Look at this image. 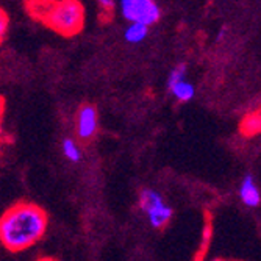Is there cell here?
Segmentation results:
<instances>
[{"label": "cell", "instance_id": "6da1fadb", "mask_svg": "<svg viewBox=\"0 0 261 261\" xmlns=\"http://www.w3.org/2000/svg\"><path fill=\"white\" fill-rule=\"evenodd\" d=\"M49 227V215L32 202H17L0 216V244L19 253L38 244Z\"/></svg>", "mask_w": 261, "mask_h": 261}, {"label": "cell", "instance_id": "4fadbf2b", "mask_svg": "<svg viewBox=\"0 0 261 261\" xmlns=\"http://www.w3.org/2000/svg\"><path fill=\"white\" fill-rule=\"evenodd\" d=\"M8 29H10V16L4 8H0V44L5 41L8 35Z\"/></svg>", "mask_w": 261, "mask_h": 261}, {"label": "cell", "instance_id": "7c38bea8", "mask_svg": "<svg viewBox=\"0 0 261 261\" xmlns=\"http://www.w3.org/2000/svg\"><path fill=\"white\" fill-rule=\"evenodd\" d=\"M185 75H186V64H177L172 70H171V74H169V79H168V88L185 80Z\"/></svg>", "mask_w": 261, "mask_h": 261}, {"label": "cell", "instance_id": "9a60e30c", "mask_svg": "<svg viewBox=\"0 0 261 261\" xmlns=\"http://www.w3.org/2000/svg\"><path fill=\"white\" fill-rule=\"evenodd\" d=\"M38 261H57L55 258H41V259H38Z\"/></svg>", "mask_w": 261, "mask_h": 261}, {"label": "cell", "instance_id": "52a82bcc", "mask_svg": "<svg viewBox=\"0 0 261 261\" xmlns=\"http://www.w3.org/2000/svg\"><path fill=\"white\" fill-rule=\"evenodd\" d=\"M240 194H241V200L247 205V206H258L261 203V194H259V189L255 183V178L252 175H247L243 183H241V189H240Z\"/></svg>", "mask_w": 261, "mask_h": 261}, {"label": "cell", "instance_id": "8fae6325", "mask_svg": "<svg viewBox=\"0 0 261 261\" xmlns=\"http://www.w3.org/2000/svg\"><path fill=\"white\" fill-rule=\"evenodd\" d=\"M147 35H149V27L141 25V23H128L125 32H124V38L130 44L142 42L147 38Z\"/></svg>", "mask_w": 261, "mask_h": 261}, {"label": "cell", "instance_id": "7a4b0ae2", "mask_svg": "<svg viewBox=\"0 0 261 261\" xmlns=\"http://www.w3.org/2000/svg\"><path fill=\"white\" fill-rule=\"evenodd\" d=\"M25 8L33 19L66 38L79 35L85 27V5L77 0H33Z\"/></svg>", "mask_w": 261, "mask_h": 261}, {"label": "cell", "instance_id": "2e32d148", "mask_svg": "<svg viewBox=\"0 0 261 261\" xmlns=\"http://www.w3.org/2000/svg\"><path fill=\"white\" fill-rule=\"evenodd\" d=\"M213 261H238V259H222V258H216V259H213Z\"/></svg>", "mask_w": 261, "mask_h": 261}, {"label": "cell", "instance_id": "5b68a950", "mask_svg": "<svg viewBox=\"0 0 261 261\" xmlns=\"http://www.w3.org/2000/svg\"><path fill=\"white\" fill-rule=\"evenodd\" d=\"M97 130H99L97 108L91 103L82 105L75 116V133H77L79 139L89 141L96 136Z\"/></svg>", "mask_w": 261, "mask_h": 261}, {"label": "cell", "instance_id": "8992f818", "mask_svg": "<svg viewBox=\"0 0 261 261\" xmlns=\"http://www.w3.org/2000/svg\"><path fill=\"white\" fill-rule=\"evenodd\" d=\"M240 133L246 138H252L261 133V107L244 114L240 122Z\"/></svg>", "mask_w": 261, "mask_h": 261}, {"label": "cell", "instance_id": "9c48e42d", "mask_svg": "<svg viewBox=\"0 0 261 261\" xmlns=\"http://www.w3.org/2000/svg\"><path fill=\"white\" fill-rule=\"evenodd\" d=\"M169 91L172 92V96L178 100V102H189L194 97V85L189 83L186 80H181L172 86H169Z\"/></svg>", "mask_w": 261, "mask_h": 261}, {"label": "cell", "instance_id": "3957f363", "mask_svg": "<svg viewBox=\"0 0 261 261\" xmlns=\"http://www.w3.org/2000/svg\"><path fill=\"white\" fill-rule=\"evenodd\" d=\"M138 205L141 211L146 215L149 224L156 230H163L168 227L174 216V210L166 203L164 197L152 188L141 189L138 196Z\"/></svg>", "mask_w": 261, "mask_h": 261}, {"label": "cell", "instance_id": "5bb4252c", "mask_svg": "<svg viewBox=\"0 0 261 261\" xmlns=\"http://www.w3.org/2000/svg\"><path fill=\"white\" fill-rule=\"evenodd\" d=\"M97 5H99V11H100L102 17H103V14H107L108 17L113 16L114 8H116V2H113V0H100Z\"/></svg>", "mask_w": 261, "mask_h": 261}, {"label": "cell", "instance_id": "30bf717a", "mask_svg": "<svg viewBox=\"0 0 261 261\" xmlns=\"http://www.w3.org/2000/svg\"><path fill=\"white\" fill-rule=\"evenodd\" d=\"M61 152L64 155V158L70 163H79L82 161L83 152L82 147L77 144V141H74L72 138H64L61 142Z\"/></svg>", "mask_w": 261, "mask_h": 261}, {"label": "cell", "instance_id": "277c9868", "mask_svg": "<svg viewBox=\"0 0 261 261\" xmlns=\"http://www.w3.org/2000/svg\"><path fill=\"white\" fill-rule=\"evenodd\" d=\"M119 11L127 22L146 27L153 25L161 17V8L153 0H122Z\"/></svg>", "mask_w": 261, "mask_h": 261}, {"label": "cell", "instance_id": "ba28073f", "mask_svg": "<svg viewBox=\"0 0 261 261\" xmlns=\"http://www.w3.org/2000/svg\"><path fill=\"white\" fill-rule=\"evenodd\" d=\"M211 238H213V218H211L210 211H205V225H203V233H202V244H200L199 252L194 255L193 261H203V258L208 252V247L211 244Z\"/></svg>", "mask_w": 261, "mask_h": 261}]
</instances>
